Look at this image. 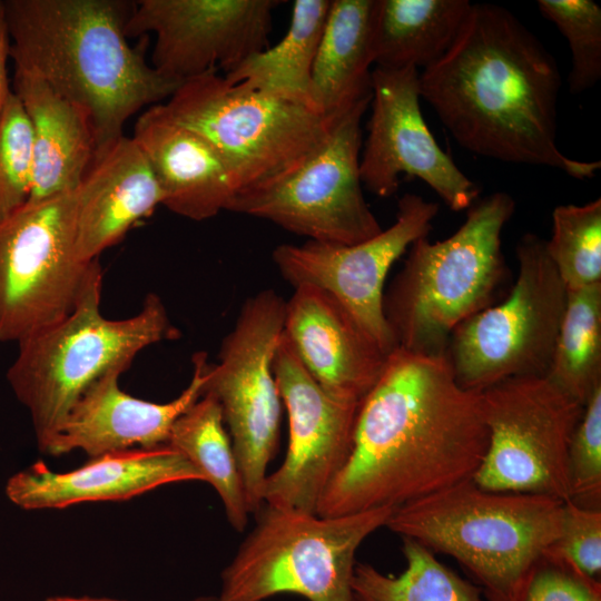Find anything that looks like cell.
Listing matches in <instances>:
<instances>
[{"instance_id": "1", "label": "cell", "mask_w": 601, "mask_h": 601, "mask_svg": "<svg viewBox=\"0 0 601 601\" xmlns=\"http://www.w3.org/2000/svg\"><path fill=\"white\" fill-rule=\"evenodd\" d=\"M487 443L481 392L456 381L446 355L396 347L359 404L351 453L316 514L396 509L473 479Z\"/></svg>"}, {"instance_id": "2", "label": "cell", "mask_w": 601, "mask_h": 601, "mask_svg": "<svg viewBox=\"0 0 601 601\" xmlns=\"http://www.w3.org/2000/svg\"><path fill=\"white\" fill-rule=\"evenodd\" d=\"M560 88L554 57L510 10L493 3H472L447 52L420 72L421 98L462 148L592 178L600 160L570 158L556 144Z\"/></svg>"}, {"instance_id": "3", "label": "cell", "mask_w": 601, "mask_h": 601, "mask_svg": "<svg viewBox=\"0 0 601 601\" xmlns=\"http://www.w3.org/2000/svg\"><path fill=\"white\" fill-rule=\"evenodd\" d=\"M136 1L4 0L14 69L30 72L89 115L97 149L126 121L181 85L131 47L125 28Z\"/></svg>"}, {"instance_id": "4", "label": "cell", "mask_w": 601, "mask_h": 601, "mask_svg": "<svg viewBox=\"0 0 601 601\" xmlns=\"http://www.w3.org/2000/svg\"><path fill=\"white\" fill-rule=\"evenodd\" d=\"M563 503L470 479L394 509L385 526L455 558L491 601H518L560 535Z\"/></svg>"}, {"instance_id": "5", "label": "cell", "mask_w": 601, "mask_h": 601, "mask_svg": "<svg viewBox=\"0 0 601 601\" xmlns=\"http://www.w3.org/2000/svg\"><path fill=\"white\" fill-rule=\"evenodd\" d=\"M101 290L99 269L69 315L18 343L7 372L42 453L97 380L112 371L124 373L144 348L180 337L158 295L148 294L136 315L110 319L100 312Z\"/></svg>"}, {"instance_id": "6", "label": "cell", "mask_w": 601, "mask_h": 601, "mask_svg": "<svg viewBox=\"0 0 601 601\" xmlns=\"http://www.w3.org/2000/svg\"><path fill=\"white\" fill-rule=\"evenodd\" d=\"M514 209L508 193H493L475 201L446 239L424 236L410 246L383 297L397 347L444 356L453 331L493 304L506 275L502 231Z\"/></svg>"}, {"instance_id": "7", "label": "cell", "mask_w": 601, "mask_h": 601, "mask_svg": "<svg viewBox=\"0 0 601 601\" xmlns=\"http://www.w3.org/2000/svg\"><path fill=\"white\" fill-rule=\"evenodd\" d=\"M161 105L218 151L236 180V196L290 176L335 125L309 104L228 82L217 70L184 81Z\"/></svg>"}, {"instance_id": "8", "label": "cell", "mask_w": 601, "mask_h": 601, "mask_svg": "<svg viewBox=\"0 0 601 601\" xmlns=\"http://www.w3.org/2000/svg\"><path fill=\"white\" fill-rule=\"evenodd\" d=\"M394 508L336 516L263 505L257 524L221 572L217 601H265L294 593L308 601H358L355 555Z\"/></svg>"}, {"instance_id": "9", "label": "cell", "mask_w": 601, "mask_h": 601, "mask_svg": "<svg viewBox=\"0 0 601 601\" xmlns=\"http://www.w3.org/2000/svg\"><path fill=\"white\" fill-rule=\"evenodd\" d=\"M516 258L519 273L506 298L461 323L450 337L445 355L466 390L482 392L508 378L548 374L568 289L545 239L523 235Z\"/></svg>"}, {"instance_id": "10", "label": "cell", "mask_w": 601, "mask_h": 601, "mask_svg": "<svg viewBox=\"0 0 601 601\" xmlns=\"http://www.w3.org/2000/svg\"><path fill=\"white\" fill-rule=\"evenodd\" d=\"M285 303L273 289L248 297L209 364L203 393L218 401L250 513L264 505L268 465L279 441L283 403L273 362L283 334Z\"/></svg>"}, {"instance_id": "11", "label": "cell", "mask_w": 601, "mask_h": 601, "mask_svg": "<svg viewBox=\"0 0 601 601\" xmlns=\"http://www.w3.org/2000/svg\"><path fill=\"white\" fill-rule=\"evenodd\" d=\"M76 190L29 203L0 221V342L19 343L76 307L99 260L75 248Z\"/></svg>"}, {"instance_id": "12", "label": "cell", "mask_w": 601, "mask_h": 601, "mask_svg": "<svg viewBox=\"0 0 601 601\" xmlns=\"http://www.w3.org/2000/svg\"><path fill=\"white\" fill-rule=\"evenodd\" d=\"M489 443L473 476L496 492L570 500L568 456L584 406L546 376L502 381L481 392Z\"/></svg>"}, {"instance_id": "13", "label": "cell", "mask_w": 601, "mask_h": 601, "mask_svg": "<svg viewBox=\"0 0 601 601\" xmlns=\"http://www.w3.org/2000/svg\"><path fill=\"white\" fill-rule=\"evenodd\" d=\"M371 100L343 116L295 173L258 193L238 195L228 211L262 218L308 240L353 245L382 231L359 175L361 121Z\"/></svg>"}, {"instance_id": "14", "label": "cell", "mask_w": 601, "mask_h": 601, "mask_svg": "<svg viewBox=\"0 0 601 601\" xmlns=\"http://www.w3.org/2000/svg\"><path fill=\"white\" fill-rule=\"evenodd\" d=\"M437 213V203L405 194L398 200L395 221L370 239L353 245L282 244L272 258L294 288L311 285L334 296L390 355L397 345L383 312L386 276L415 240L428 236Z\"/></svg>"}, {"instance_id": "15", "label": "cell", "mask_w": 601, "mask_h": 601, "mask_svg": "<svg viewBox=\"0 0 601 601\" xmlns=\"http://www.w3.org/2000/svg\"><path fill=\"white\" fill-rule=\"evenodd\" d=\"M273 368L287 413L288 445L282 464L266 477L264 504L316 513L326 489L348 459L361 403L326 393L284 334Z\"/></svg>"}, {"instance_id": "16", "label": "cell", "mask_w": 601, "mask_h": 601, "mask_svg": "<svg viewBox=\"0 0 601 601\" xmlns=\"http://www.w3.org/2000/svg\"><path fill=\"white\" fill-rule=\"evenodd\" d=\"M276 0H139L126 36L154 33L151 67L183 83L211 70L233 71L268 48Z\"/></svg>"}, {"instance_id": "17", "label": "cell", "mask_w": 601, "mask_h": 601, "mask_svg": "<svg viewBox=\"0 0 601 601\" xmlns=\"http://www.w3.org/2000/svg\"><path fill=\"white\" fill-rule=\"evenodd\" d=\"M414 67L372 70V115L359 158L362 185L378 197L394 195L400 176L420 178L454 211L469 209L479 186L436 142L421 110Z\"/></svg>"}, {"instance_id": "18", "label": "cell", "mask_w": 601, "mask_h": 601, "mask_svg": "<svg viewBox=\"0 0 601 601\" xmlns=\"http://www.w3.org/2000/svg\"><path fill=\"white\" fill-rule=\"evenodd\" d=\"M203 481L199 470L168 444L90 457L53 472L39 461L10 476L7 497L23 510L63 509L83 502L126 501L161 485Z\"/></svg>"}, {"instance_id": "19", "label": "cell", "mask_w": 601, "mask_h": 601, "mask_svg": "<svg viewBox=\"0 0 601 601\" xmlns=\"http://www.w3.org/2000/svg\"><path fill=\"white\" fill-rule=\"evenodd\" d=\"M283 334L319 386L343 401L361 403L388 356L334 296L311 285L286 300Z\"/></svg>"}, {"instance_id": "20", "label": "cell", "mask_w": 601, "mask_h": 601, "mask_svg": "<svg viewBox=\"0 0 601 601\" xmlns=\"http://www.w3.org/2000/svg\"><path fill=\"white\" fill-rule=\"evenodd\" d=\"M208 365L207 354L196 353L189 384L167 403L131 396L119 387L122 372L107 373L75 403L47 454L80 450L95 457L167 444L175 422L203 395Z\"/></svg>"}, {"instance_id": "21", "label": "cell", "mask_w": 601, "mask_h": 601, "mask_svg": "<svg viewBox=\"0 0 601 601\" xmlns=\"http://www.w3.org/2000/svg\"><path fill=\"white\" fill-rule=\"evenodd\" d=\"M76 195L75 248L86 263L119 243L162 201L144 152L125 135L96 150Z\"/></svg>"}, {"instance_id": "22", "label": "cell", "mask_w": 601, "mask_h": 601, "mask_svg": "<svg viewBox=\"0 0 601 601\" xmlns=\"http://www.w3.org/2000/svg\"><path fill=\"white\" fill-rule=\"evenodd\" d=\"M132 138L158 183L162 206L196 221L228 210L238 188L227 164L206 139L174 120L161 104L138 117Z\"/></svg>"}, {"instance_id": "23", "label": "cell", "mask_w": 601, "mask_h": 601, "mask_svg": "<svg viewBox=\"0 0 601 601\" xmlns=\"http://www.w3.org/2000/svg\"><path fill=\"white\" fill-rule=\"evenodd\" d=\"M13 88L32 130L33 183L27 204L76 190L97 150L89 115L30 72L14 69Z\"/></svg>"}, {"instance_id": "24", "label": "cell", "mask_w": 601, "mask_h": 601, "mask_svg": "<svg viewBox=\"0 0 601 601\" xmlns=\"http://www.w3.org/2000/svg\"><path fill=\"white\" fill-rule=\"evenodd\" d=\"M376 0H331L315 56L309 98L332 124L372 99Z\"/></svg>"}, {"instance_id": "25", "label": "cell", "mask_w": 601, "mask_h": 601, "mask_svg": "<svg viewBox=\"0 0 601 601\" xmlns=\"http://www.w3.org/2000/svg\"><path fill=\"white\" fill-rule=\"evenodd\" d=\"M469 0H376L373 22L375 67L425 69L455 41Z\"/></svg>"}, {"instance_id": "26", "label": "cell", "mask_w": 601, "mask_h": 601, "mask_svg": "<svg viewBox=\"0 0 601 601\" xmlns=\"http://www.w3.org/2000/svg\"><path fill=\"white\" fill-rule=\"evenodd\" d=\"M331 0H296L284 38L223 75L228 82L303 101L309 98L312 69Z\"/></svg>"}, {"instance_id": "27", "label": "cell", "mask_w": 601, "mask_h": 601, "mask_svg": "<svg viewBox=\"0 0 601 601\" xmlns=\"http://www.w3.org/2000/svg\"><path fill=\"white\" fill-rule=\"evenodd\" d=\"M167 444L199 470L205 482L220 497L229 524L243 532L250 511L221 407L215 396L203 393L175 422Z\"/></svg>"}, {"instance_id": "28", "label": "cell", "mask_w": 601, "mask_h": 601, "mask_svg": "<svg viewBox=\"0 0 601 601\" xmlns=\"http://www.w3.org/2000/svg\"><path fill=\"white\" fill-rule=\"evenodd\" d=\"M546 377L583 406L601 384V283L568 290Z\"/></svg>"}, {"instance_id": "29", "label": "cell", "mask_w": 601, "mask_h": 601, "mask_svg": "<svg viewBox=\"0 0 601 601\" xmlns=\"http://www.w3.org/2000/svg\"><path fill=\"white\" fill-rule=\"evenodd\" d=\"M403 540L406 561L398 575L356 563L353 590L358 601H482L480 591L434 556L423 544Z\"/></svg>"}, {"instance_id": "30", "label": "cell", "mask_w": 601, "mask_h": 601, "mask_svg": "<svg viewBox=\"0 0 601 601\" xmlns=\"http://www.w3.org/2000/svg\"><path fill=\"white\" fill-rule=\"evenodd\" d=\"M545 248L568 290L601 283V199L556 206Z\"/></svg>"}, {"instance_id": "31", "label": "cell", "mask_w": 601, "mask_h": 601, "mask_svg": "<svg viewBox=\"0 0 601 601\" xmlns=\"http://www.w3.org/2000/svg\"><path fill=\"white\" fill-rule=\"evenodd\" d=\"M543 17L566 39L571 51L569 90L580 95L601 78V8L592 0H540Z\"/></svg>"}, {"instance_id": "32", "label": "cell", "mask_w": 601, "mask_h": 601, "mask_svg": "<svg viewBox=\"0 0 601 601\" xmlns=\"http://www.w3.org/2000/svg\"><path fill=\"white\" fill-rule=\"evenodd\" d=\"M33 167L31 125L12 91L0 119V221L28 203Z\"/></svg>"}, {"instance_id": "33", "label": "cell", "mask_w": 601, "mask_h": 601, "mask_svg": "<svg viewBox=\"0 0 601 601\" xmlns=\"http://www.w3.org/2000/svg\"><path fill=\"white\" fill-rule=\"evenodd\" d=\"M544 560L585 581L600 583L601 509L564 501L560 535Z\"/></svg>"}, {"instance_id": "34", "label": "cell", "mask_w": 601, "mask_h": 601, "mask_svg": "<svg viewBox=\"0 0 601 601\" xmlns=\"http://www.w3.org/2000/svg\"><path fill=\"white\" fill-rule=\"evenodd\" d=\"M570 500L600 509L601 497V384L587 401L573 432L568 456Z\"/></svg>"}, {"instance_id": "35", "label": "cell", "mask_w": 601, "mask_h": 601, "mask_svg": "<svg viewBox=\"0 0 601 601\" xmlns=\"http://www.w3.org/2000/svg\"><path fill=\"white\" fill-rule=\"evenodd\" d=\"M518 601H601L600 583L585 581L543 560L531 574Z\"/></svg>"}, {"instance_id": "36", "label": "cell", "mask_w": 601, "mask_h": 601, "mask_svg": "<svg viewBox=\"0 0 601 601\" xmlns=\"http://www.w3.org/2000/svg\"><path fill=\"white\" fill-rule=\"evenodd\" d=\"M10 59V37L6 19L3 1L0 0V119L7 101L12 93L8 77V60Z\"/></svg>"}, {"instance_id": "37", "label": "cell", "mask_w": 601, "mask_h": 601, "mask_svg": "<svg viewBox=\"0 0 601 601\" xmlns=\"http://www.w3.org/2000/svg\"><path fill=\"white\" fill-rule=\"evenodd\" d=\"M45 601H119L105 598H89V597H50Z\"/></svg>"}, {"instance_id": "38", "label": "cell", "mask_w": 601, "mask_h": 601, "mask_svg": "<svg viewBox=\"0 0 601 601\" xmlns=\"http://www.w3.org/2000/svg\"><path fill=\"white\" fill-rule=\"evenodd\" d=\"M191 601H217V599L214 597H198Z\"/></svg>"}]
</instances>
